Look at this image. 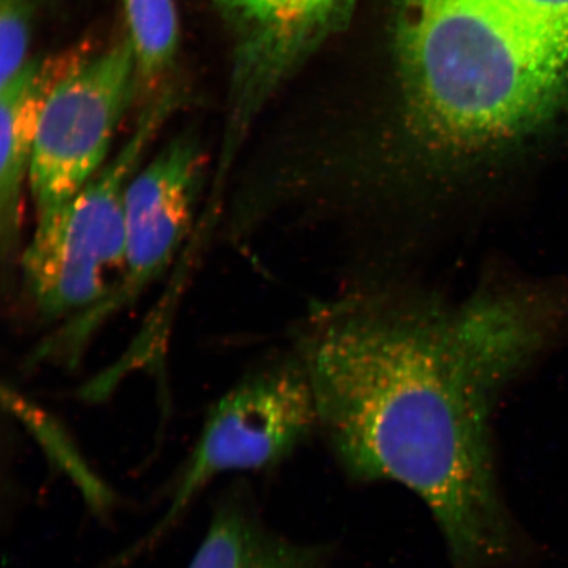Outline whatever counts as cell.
Listing matches in <instances>:
<instances>
[{"label": "cell", "mask_w": 568, "mask_h": 568, "mask_svg": "<svg viewBox=\"0 0 568 568\" xmlns=\"http://www.w3.org/2000/svg\"><path fill=\"white\" fill-rule=\"evenodd\" d=\"M295 352L318 428L354 479L414 493L454 568H495L518 537L497 481L496 397L460 351L453 304L423 291L359 288L305 317Z\"/></svg>", "instance_id": "obj_1"}, {"label": "cell", "mask_w": 568, "mask_h": 568, "mask_svg": "<svg viewBox=\"0 0 568 568\" xmlns=\"http://www.w3.org/2000/svg\"><path fill=\"white\" fill-rule=\"evenodd\" d=\"M404 62L438 152L477 153L548 116L568 74L550 0H404Z\"/></svg>", "instance_id": "obj_2"}, {"label": "cell", "mask_w": 568, "mask_h": 568, "mask_svg": "<svg viewBox=\"0 0 568 568\" xmlns=\"http://www.w3.org/2000/svg\"><path fill=\"white\" fill-rule=\"evenodd\" d=\"M180 98L174 88L162 89L142 110L119 152L70 201L36 217L19 264L42 316L83 314L109 297L122 280L126 191Z\"/></svg>", "instance_id": "obj_3"}, {"label": "cell", "mask_w": 568, "mask_h": 568, "mask_svg": "<svg viewBox=\"0 0 568 568\" xmlns=\"http://www.w3.org/2000/svg\"><path fill=\"white\" fill-rule=\"evenodd\" d=\"M317 428L315 394L300 354L294 351L254 368L213 404L193 453L169 488L160 520L99 568L134 562L174 529L210 483L278 466Z\"/></svg>", "instance_id": "obj_4"}, {"label": "cell", "mask_w": 568, "mask_h": 568, "mask_svg": "<svg viewBox=\"0 0 568 568\" xmlns=\"http://www.w3.org/2000/svg\"><path fill=\"white\" fill-rule=\"evenodd\" d=\"M139 87L130 39L88 54L49 95L33 146L30 186L36 217L60 209L109 158Z\"/></svg>", "instance_id": "obj_5"}, {"label": "cell", "mask_w": 568, "mask_h": 568, "mask_svg": "<svg viewBox=\"0 0 568 568\" xmlns=\"http://www.w3.org/2000/svg\"><path fill=\"white\" fill-rule=\"evenodd\" d=\"M207 166L201 139L186 132L140 168L126 191L122 280L101 304L78 315L65 331L68 339L89 336L173 264L193 232Z\"/></svg>", "instance_id": "obj_6"}, {"label": "cell", "mask_w": 568, "mask_h": 568, "mask_svg": "<svg viewBox=\"0 0 568 568\" xmlns=\"http://www.w3.org/2000/svg\"><path fill=\"white\" fill-rule=\"evenodd\" d=\"M232 41L224 151L236 152L265 99L346 0H211Z\"/></svg>", "instance_id": "obj_7"}, {"label": "cell", "mask_w": 568, "mask_h": 568, "mask_svg": "<svg viewBox=\"0 0 568 568\" xmlns=\"http://www.w3.org/2000/svg\"><path fill=\"white\" fill-rule=\"evenodd\" d=\"M558 293L545 284H483L453 305L454 329L474 372L500 396L557 337Z\"/></svg>", "instance_id": "obj_8"}, {"label": "cell", "mask_w": 568, "mask_h": 568, "mask_svg": "<svg viewBox=\"0 0 568 568\" xmlns=\"http://www.w3.org/2000/svg\"><path fill=\"white\" fill-rule=\"evenodd\" d=\"M89 52L36 57L0 88V248L3 266L19 258L23 191L49 95Z\"/></svg>", "instance_id": "obj_9"}, {"label": "cell", "mask_w": 568, "mask_h": 568, "mask_svg": "<svg viewBox=\"0 0 568 568\" xmlns=\"http://www.w3.org/2000/svg\"><path fill=\"white\" fill-rule=\"evenodd\" d=\"M187 568H323V557L270 529L240 480L217 497Z\"/></svg>", "instance_id": "obj_10"}, {"label": "cell", "mask_w": 568, "mask_h": 568, "mask_svg": "<svg viewBox=\"0 0 568 568\" xmlns=\"http://www.w3.org/2000/svg\"><path fill=\"white\" fill-rule=\"evenodd\" d=\"M136 59L140 90L155 91L172 70L180 47L175 0H118Z\"/></svg>", "instance_id": "obj_11"}, {"label": "cell", "mask_w": 568, "mask_h": 568, "mask_svg": "<svg viewBox=\"0 0 568 568\" xmlns=\"http://www.w3.org/2000/svg\"><path fill=\"white\" fill-rule=\"evenodd\" d=\"M36 11V0H0V88L31 60Z\"/></svg>", "instance_id": "obj_12"}]
</instances>
